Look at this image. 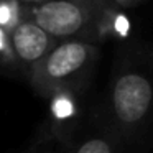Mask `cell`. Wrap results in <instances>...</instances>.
I'll use <instances>...</instances> for the list:
<instances>
[{"instance_id": "obj_7", "label": "cell", "mask_w": 153, "mask_h": 153, "mask_svg": "<svg viewBox=\"0 0 153 153\" xmlns=\"http://www.w3.org/2000/svg\"><path fill=\"white\" fill-rule=\"evenodd\" d=\"M0 53L5 54V56H12V51H10V43H8V33L0 28Z\"/></svg>"}, {"instance_id": "obj_5", "label": "cell", "mask_w": 153, "mask_h": 153, "mask_svg": "<svg viewBox=\"0 0 153 153\" xmlns=\"http://www.w3.org/2000/svg\"><path fill=\"white\" fill-rule=\"evenodd\" d=\"M51 115L59 122L69 120L76 115V102H74L73 92L59 91L51 96Z\"/></svg>"}, {"instance_id": "obj_6", "label": "cell", "mask_w": 153, "mask_h": 153, "mask_svg": "<svg viewBox=\"0 0 153 153\" xmlns=\"http://www.w3.org/2000/svg\"><path fill=\"white\" fill-rule=\"evenodd\" d=\"M76 153H112V145L105 138H91L84 142Z\"/></svg>"}, {"instance_id": "obj_1", "label": "cell", "mask_w": 153, "mask_h": 153, "mask_svg": "<svg viewBox=\"0 0 153 153\" xmlns=\"http://www.w3.org/2000/svg\"><path fill=\"white\" fill-rule=\"evenodd\" d=\"M22 18L35 22L56 41L94 45L128 30L112 0H45L22 5Z\"/></svg>"}, {"instance_id": "obj_2", "label": "cell", "mask_w": 153, "mask_h": 153, "mask_svg": "<svg viewBox=\"0 0 153 153\" xmlns=\"http://www.w3.org/2000/svg\"><path fill=\"white\" fill-rule=\"evenodd\" d=\"M99 48L86 41H58L51 51L30 69V79L38 94L48 97L59 91H73L92 69Z\"/></svg>"}, {"instance_id": "obj_9", "label": "cell", "mask_w": 153, "mask_h": 153, "mask_svg": "<svg viewBox=\"0 0 153 153\" xmlns=\"http://www.w3.org/2000/svg\"><path fill=\"white\" fill-rule=\"evenodd\" d=\"M18 4L22 5H36V4H41V2H45V0H17Z\"/></svg>"}, {"instance_id": "obj_4", "label": "cell", "mask_w": 153, "mask_h": 153, "mask_svg": "<svg viewBox=\"0 0 153 153\" xmlns=\"http://www.w3.org/2000/svg\"><path fill=\"white\" fill-rule=\"evenodd\" d=\"M8 43L12 56L20 64L31 69L38 61H41L50 53L58 41L35 22L22 18L8 33Z\"/></svg>"}, {"instance_id": "obj_8", "label": "cell", "mask_w": 153, "mask_h": 153, "mask_svg": "<svg viewBox=\"0 0 153 153\" xmlns=\"http://www.w3.org/2000/svg\"><path fill=\"white\" fill-rule=\"evenodd\" d=\"M112 2L119 8H128V7H135V5H138L140 2H143V0H112Z\"/></svg>"}, {"instance_id": "obj_3", "label": "cell", "mask_w": 153, "mask_h": 153, "mask_svg": "<svg viewBox=\"0 0 153 153\" xmlns=\"http://www.w3.org/2000/svg\"><path fill=\"white\" fill-rule=\"evenodd\" d=\"M153 100L152 82L137 71H125L112 87V109L119 123L125 128L140 125Z\"/></svg>"}]
</instances>
